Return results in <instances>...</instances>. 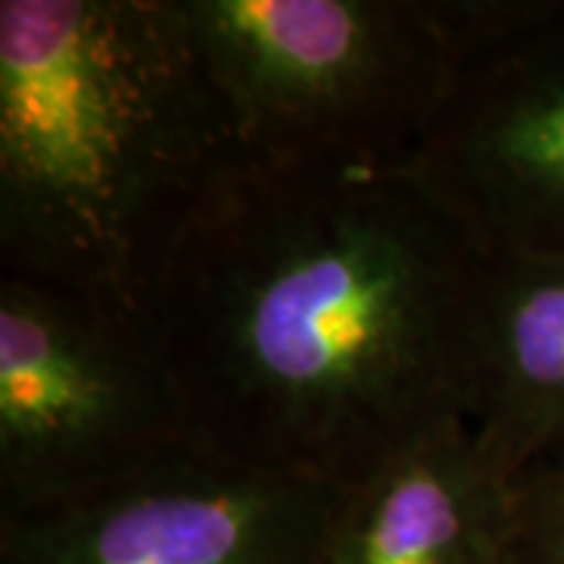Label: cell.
Listing matches in <instances>:
<instances>
[{"instance_id": "1", "label": "cell", "mask_w": 564, "mask_h": 564, "mask_svg": "<svg viewBox=\"0 0 564 564\" xmlns=\"http://www.w3.org/2000/svg\"><path fill=\"white\" fill-rule=\"evenodd\" d=\"M489 267L408 166L251 163L144 321L204 452L348 492L467 423Z\"/></svg>"}, {"instance_id": "2", "label": "cell", "mask_w": 564, "mask_h": 564, "mask_svg": "<svg viewBox=\"0 0 564 564\" xmlns=\"http://www.w3.org/2000/svg\"><path fill=\"white\" fill-rule=\"evenodd\" d=\"M251 163L180 0H0V276L144 314Z\"/></svg>"}, {"instance_id": "3", "label": "cell", "mask_w": 564, "mask_h": 564, "mask_svg": "<svg viewBox=\"0 0 564 564\" xmlns=\"http://www.w3.org/2000/svg\"><path fill=\"white\" fill-rule=\"evenodd\" d=\"M251 161L404 166L496 0H180Z\"/></svg>"}, {"instance_id": "4", "label": "cell", "mask_w": 564, "mask_h": 564, "mask_svg": "<svg viewBox=\"0 0 564 564\" xmlns=\"http://www.w3.org/2000/svg\"><path fill=\"white\" fill-rule=\"evenodd\" d=\"M204 452L144 314L0 276V521Z\"/></svg>"}, {"instance_id": "5", "label": "cell", "mask_w": 564, "mask_h": 564, "mask_svg": "<svg viewBox=\"0 0 564 564\" xmlns=\"http://www.w3.org/2000/svg\"><path fill=\"white\" fill-rule=\"evenodd\" d=\"M404 166L492 254L564 258V0H496Z\"/></svg>"}, {"instance_id": "6", "label": "cell", "mask_w": 564, "mask_h": 564, "mask_svg": "<svg viewBox=\"0 0 564 564\" xmlns=\"http://www.w3.org/2000/svg\"><path fill=\"white\" fill-rule=\"evenodd\" d=\"M345 489L195 452L69 508L0 521V564H329Z\"/></svg>"}, {"instance_id": "7", "label": "cell", "mask_w": 564, "mask_h": 564, "mask_svg": "<svg viewBox=\"0 0 564 564\" xmlns=\"http://www.w3.org/2000/svg\"><path fill=\"white\" fill-rule=\"evenodd\" d=\"M508 484L467 423L345 492L329 564H505Z\"/></svg>"}, {"instance_id": "8", "label": "cell", "mask_w": 564, "mask_h": 564, "mask_svg": "<svg viewBox=\"0 0 564 564\" xmlns=\"http://www.w3.org/2000/svg\"><path fill=\"white\" fill-rule=\"evenodd\" d=\"M467 430L505 484L564 452V258L492 254Z\"/></svg>"}, {"instance_id": "9", "label": "cell", "mask_w": 564, "mask_h": 564, "mask_svg": "<svg viewBox=\"0 0 564 564\" xmlns=\"http://www.w3.org/2000/svg\"><path fill=\"white\" fill-rule=\"evenodd\" d=\"M505 564H564V452L508 480Z\"/></svg>"}]
</instances>
